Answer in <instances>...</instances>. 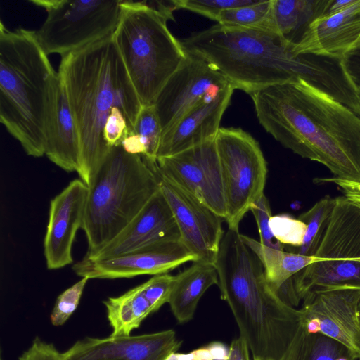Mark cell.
<instances>
[{
	"instance_id": "obj_1",
	"label": "cell",
	"mask_w": 360,
	"mask_h": 360,
	"mask_svg": "<svg viewBox=\"0 0 360 360\" xmlns=\"http://www.w3.org/2000/svg\"><path fill=\"white\" fill-rule=\"evenodd\" d=\"M181 43L187 52L215 66L234 89L250 96L269 86L302 79L348 108L360 101L342 58L297 53L268 22L254 27L217 23Z\"/></svg>"
},
{
	"instance_id": "obj_2",
	"label": "cell",
	"mask_w": 360,
	"mask_h": 360,
	"mask_svg": "<svg viewBox=\"0 0 360 360\" xmlns=\"http://www.w3.org/2000/svg\"><path fill=\"white\" fill-rule=\"evenodd\" d=\"M250 96L259 124L282 146L360 183V116L302 79Z\"/></svg>"
},
{
	"instance_id": "obj_3",
	"label": "cell",
	"mask_w": 360,
	"mask_h": 360,
	"mask_svg": "<svg viewBox=\"0 0 360 360\" xmlns=\"http://www.w3.org/2000/svg\"><path fill=\"white\" fill-rule=\"evenodd\" d=\"M214 265L221 298L228 303L252 358L299 360L307 334L303 312L271 290L260 260L238 230L224 232Z\"/></svg>"
},
{
	"instance_id": "obj_4",
	"label": "cell",
	"mask_w": 360,
	"mask_h": 360,
	"mask_svg": "<svg viewBox=\"0 0 360 360\" xmlns=\"http://www.w3.org/2000/svg\"><path fill=\"white\" fill-rule=\"evenodd\" d=\"M58 74L79 134L77 173L88 186L110 149L103 136L110 114L121 109L131 134L142 105L112 36L61 58Z\"/></svg>"
},
{
	"instance_id": "obj_5",
	"label": "cell",
	"mask_w": 360,
	"mask_h": 360,
	"mask_svg": "<svg viewBox=\"0 0 360 360\" xmlns=\"http://www.w3.org/2000/svg\"><path fill=\"white\" fill-rule=\"evenodd\" d=\"M0 22V122L27 155L40 158L58 72L36 30H9Z\"/></svg>"
},
{
	"instance_id": "obj_6",
	"label": "cell",
	"mask_w": 360,
	"mask_h": 360,
	"mask_svg": "<svg viewBox=\"0 0 360 360\" xmlns=\"http://www.w3.org/2000/svg\"><path fill=\"white\" fill-rule=\"evenodd\" d=\"M82 229L90 256L115 238L160 188L156 174L140 155L110 148L89 184Z\"/></svg>"
},
{
	"instance_id": "obj_7",
	"label": "cell",
	"mask_w": 360,
	"mask_h": 360,
	"mask_svg": "<svg viewBox=\"0 0 360 360\" xmlns=\"http://www.w3.org/2000/svg\"><path fill=\"white\" fill-rule=\"evenodd\" d=\"M121 7L114 41L141 105H154L186 51L169 30V19L146 1L122 0Z\"/></svg>"
},
{
	"instance_id": "obj_8",
	"label": "cell",
	"mask_w": 360,
	"mask_h": 360,
	"mask_svg": "<svg viewBox=\"0 0 360 360\" xmlns=\"http://www.w3.org/2000/svg\"><path fill=\"white\" fill-rule=\"evenodd\" d=\"M335 200L316 260L292 277L298 302L317 291L360 289V207L345 195Z\"/></svg>"
},
{
	"instance_id": "obj_9",
	"label": "cell",
	"mask_w": 360,
	"mask_h": 360,
	"mask_svg": "<svg viewBox=\"0 0 360 360\" xmlns=\"http://www.w3.org/2000/svg\"><path fill=\"white\" fill-rule=\"evenodd\" d=\"M46 11L36 35L47 55L61 58L113 35L122 0H29Z\"/></svg>"
},
{
	"instance_id": "obj_10",
	"label": "cell",
	"mask_w": 360,
	"mask_h": 360,
	"mask_svg": "<svg viewBox=\"0 0 360 360\" xmlns=\"http://www.w3.org/2000/svg\"><path fill=\"white\" fill-rule=\"evenodd\" d=\"M228 229L238 230L251 205L262 195L267 164L259 143L241 128L220 127L215 138Z\"/></svg>"
},
{
	"instance_id": "obj_11",
	"label": "cell",
	"mask_w": 360,
	"mask_h": 360,
	"mask_svg": "<svg viewBox=\"0 0 360 360\" xmlns=\"http://www.w3.org/2000/svg\"><path fill=\"white\" fill-rule=\"evenodd\" d=\"M144 160L153 171L192 194L225 219L224 185L215 139L174 155L158 158L155 162Z\"/></svg>"
},
{
	"instance_id": "obj_12",
	"label": "cell",
	"mask_w": 360,
	"mask_h": 360,
	"mask_svg": "<svg viewBox=\"0 0 360 360\" xmlns=\"http://www.w3.org/2000/svg\"><path fill=\"white\" fill-rule=\"evenodd\" d=\"M229 84L215 66L186 51V60L166 82L154 103L162 134L204 98L218 95Z\"/></svg>"
},
{
	"instance_id": "obj_13",
	"label": "cell",
	"mask_w": 360,
	"mask_h": 360,
	"mask_svg": "<svg viewBox=\"0 0 360 360\" xmlns=\"http://www.w3.org/2000/svg\"><path fill=\"white\" fill-rule=\"evenodd\" d=\"M153 172L174 214L181 241L198 261L214 264L224 233V219L192 194Z\"/></svg>"
},
{
	"instance_id": "obj_14",
	"label": "cell",
	"mask_w": 360,
	"mask_h": 360,
	"mask_svg": "<svg viewBox=\"0 0 360 360\" xmlns=\"http://www.w3.org/2000/svg\"><path fill=\"white\" fill-rule=\"evenodd\" d=\"M198 258L181 240L155 243L133 252L103 259L84 257L72 269L81 278L115 279L167 274Z\"/></svg>"
},
{
	"instance_id": "obj_15",
	"label": "cell",
	"mask_w": 360,
	"mask_h": 360,
	"mask_svg": "<svg viewBox=\"0 0 360 360\" xmlns=\"http://www.w3.org/2000/svg\"><path fill=\"white\" fill-rule=\"evenodd\" d=\"M181 345L172 329L137 335L85 337L62 356L63 360H169Z\"/></svg>"
},
{
	"instance_id": "obj_16",
	"label": "cell",
	"mask_w": 360,
	"mask_h": 360,
	"mask_svg": "<svg viewBox=\"0 0 360 360\" xmlns=\"http://www.w3.org/2000/svg\"><path fill=\"white\" fill-rule=\"evenodd\" d=\"M88 191V186L76 179L51 200L44 240L48 269H58L73 262L72 247L82 226Z\"/></svg>"
},
{
	"instance_id": "obj_17",
	"label": "cell",
	"mask_w": 360,
	"mask_h": 360,
	"mask_svg": "<svg viewBox=\"0 0 360 360\" xmlns=\"http://www.w3.org/2000/svg\"><path fill=\"white\" fill-rule=\"evenodd\" d=\"M181 240L172 211L161 189L135 218L110 242L90 256L103 259L122 255L162 242Z\"/></svg>"
},
{
	"instance_id": "obj_18",
	"label": "cell",
	"mask_w": 360,
	"mask_h": 360,
	"mask_svg": "<svg viewBox=\"0 0 360 360\" xmlns=\"http://www.w3.org/2000/svg\"><path fill=\"white\" fill-rule=\"evenodd\" d=\"M303 300L300 309L305 319L316 318L321 333L356 352V345L360 341V289L321 290L307 295Z\"/></svg>"
},
{
	"instance_id": "obj_19",
	"label": "cell",
	"mask_w": 360,
	"mask_h": 360,
	"mask_svg": "<svg viewBox=\"0 0 360 360\" xmlns=\"http://www.w3.org/2000/svg\"><path fill=\"white\" fill-rule=\"evenodd\" d=\"M234 88L229 84L218 95L208 96L162 134L157 158L174 155L214 139Z\"/></svg>"
},
{
	"instance_id": "obj_20",
	"label": "cell",
	"mask_w": 360,
	"mask_h": 360,
	"mask_svg": "<svg viewBox=\"0 0 360 360\" xmlns=\"http://www.w3.org/2000/svg\"><path fill=\"white\" fill-rule=\"evenodd\" d=\"M174 281L175 276L168 273L155 275L120 296L104 300L110 335H130L149 315L168 302Z\"/></svg>"
},
{
	"instance_id": "obj_21",
	"label": "cell",
	"mask_w": 360,
	"mask_h": 360,
	"mask_svg": "<svg viewBox=\"0 0 360 360\" xmlns=\"http://www.w3.org/2000/svg\"><path fill=\"white\" fill-rule=\"evenodd\" d=\"M360 46V0L338 13L324 15L314 20L300 42L297 53L342 58Z\"/></svg>"
},
{
	"instance_id": "obj_22",
	"label": "cell",
	"mask_w": 360,
	"mask_h": 360,
	"mask_svg": "<svg viewBox=\"0 0 360 360\" xmlns=\"http://www.w3.org/2000/svg\"><path fill=\"white\" fill-rule=\"evenodd\" d=\"M45 155L65 172H77L79 169V134L64 84L58 74L46 126Z\"/></svg>"
},
{
	"instance_id": "obj_23",
	"label": "cell",
	"mask_w": 360,
	"mask_h": 360,
	"mask_svg": "<svg viewBox=\"0 0 360 360\" xmlns=\"http://www.w3.org/2000/svg\"><path fill=\"white\" fill-rule=\"evenodd\" d=\"M218 273L214 264L193 262L187 269L175 276L168 304L180 323L193 319L198 302L213 285H218Z\"/></svg>"
},
{
	"instance_id": "obj_24",
	"label": "cell",
	"mask_w": 360,
	"mask_h": 360,
	"mask_svg": "<svg viewBox=\"0 0 360 360\" xmlns=\"http://www.w3.org/2000/svg\"><path fill=\"white\" fill-rule=\"evenodd\" d=\"M330 3L331 0H272L269 25L295 47L311 23L325 14Z\"/></svg>"
},
{
	"instance_id": "obj_25",
	"label": "cell",
	"mask_w": 360,
	"mask_h": 360,
	"mask_svg": "<svg viewBox=\"0 0 360 360\" xmlns=\"http://www.w3.org/2000/svg\"><path fill=\"white\" fill-rule=\"evenodd\" d=\"M240 238L260 260L264 267L266 280L277 295L297 272L316 260L315 257L304 256L264 246L260 242L245 235L240 234Z\"/></svg>"
},
{
	"instance_id": "obj_26",
	"label": "cell",
	"mask_w": 360,
	"mask_h": 360,
	"mask_svg": "<svg viewBox=\"0 0 360 360\" xmlns=\"http://www.w3.org/2000/svg\"><path fill=\"white\" fill-rule=\"evenodd\" d=\"M335 198L328 195L319 200L298 219L307 225V232L302 245L299 248L284 246V250L308 257H314L328 226Z\"/></svg>"
},
{
	"instance_id": "obj_27",
	"label": "cell",
	"mask_w": 360,
	"mask_h": 360,
	"mask_svg": "<svg viewBox=\"0 0 360 360\" xmlns=\"http://www.w3.org/2000/svg\"><path fill=\"white\" fill-rule=\"evenodd\" d=\"M342 357L359 359L355 351L321 333H307L299 360H338Z\"/></svg>"
},
{
	"instance_id": "obj_28",
	"label": "cell",
	"mask_w": 360,
	"mask_h": 360,
	"mask_svg": "<svg viewBox=\"0 0 360 360\" xmlns=\"http://www.w3.org/2000/svg\"><path fill=\"white\" fill-rule=\"evenodd\" d=\"M132 133L139 136L145 146L146 154L141 156L147 161L155 162L162 129L154 105H142Z\"/></svg>"
},
{
	"instance_id": "obj_29",
	"label": "cell",
	"mask_w": 360,
	"mask_h": 360,
	"mask_svg": "<svg viewBox=\"0 0 360 360\" xmlns=\"http://www.w3.org/2000/svg\"><path fill=\"white\" fill-rule=\"evenodd\" d=\"M272 0L257 1L255 4L227 9L220 13L218 24L231 27H254L265 25L269 20Z\"/></svg>"
},
{
	"instance_id": "obj_30",
	"label": "cell",
	"mask_w": 360,
	"mask_h": 360,
	"mask_svg": "<svg viewBox=\"0 0 360 360\" xmlns=\"http://www.w3.org/2000/svg\"><path fill=\"white\" fill-rule=\"evenodd\" d=\"M269 227L274 237L284 246L300 247L307 232V225L288 214L271 216Z\"/></svg>"
},
{
	"instance_id": "obj_31",
	"label": "cell",
	"mask_w": 360,
	"mask_h": 360,
	"mask_svg": "<svg viewBox=\"0 0 360 360\" xmlns=\"http://www.w3.org/2000/svg\"><path fill=\"white\" fill-rule=\"evenodd\" d=\"M88 281V278H82L58 295L50 315L53 326H63L72 315L79 304Z\"/></svg>"
},
{
	"instance_id": "obj_32",
	"label": "cell",
	"mask_w": 360,
	"mask_h": 360,
	"mask_svg": "<svg viewBox=\"0 0 360 360\" xmlns=\"http://www.w3.org/2000/svg\"><path fill=\"white\" fill-rule=\"evenodd\" d=\"M257 0H176L178 9H186L217 21L221 12L248 6Z\"/></svg>"
},
{
	"instance_id": "obj_33",
	"label": "cell",
	"mask_w": 360,
	"mask_h": 360,
	"mask_svg": "<svg viewBox=\"0 0 360 360\" xmlns=\"http://www.w3.org/2000/svg\"><path fill=\"white\" fill-rule=\"evenodd\" d=\"M250 210L257 224L260 243L271 248L284 250V245L274 237L269 227L272 215L269 202L264 194L251 205Z\"/></svg>"
},
{
	"instance_id": "obj_34",
	"label": "cell",
	"mask_w": 360,
	"mask_h": 360,
	"mask_svg": "<svg viewBox=\"0 0 360 360\" xmlns=\"http://www.w3.org/2000/svg\"><path fill=\"white\" fill-rule=\"evenodd\" d=\"M18 360H63V356L53 344L36 337Z\"/></svg>"
},
{
	"instance_id": "obj_35",
	"label": "cell",
	"mask_w": 360,
	"mask_h": 360,
	"mask_svg": "<svg viewBox=\"0 0 360 360\" xmlns=\"http://www.w3.org/2000/svg\"><path fill=\"white\" fill-rule=\"evenodd\" d=\"M342 65L351 83L360 95V46L342 58Z\"/></svg>"
},
{
	"instance_id": "obj_36",
	"label": "cell",
	"mask_w": 360,
	"mask_h": 360,
	"mask_svg": "<svg viewBox=\"0 0 360 360\" xmlns=\"http://www.w3.org/2000/svg\"><path fill=\"white\" fill-rule=\"evenodd\" d=\"M250 350L247 342L239 335L231 342L224 360H250Z\"/></svg>"
},
{
	"instance_id": "obj_37",
	"label": "cell",
	"mask_w": 360,
	"mask_h": 360,
	"mask_svg": "<svg viewBox=\"0 0 360 360\" xmlns=\"http://www.w3.org/2000/svg\"><path fill=\"white\" fill-rule=\"evenodd\" d=\"M120 145L128 153L145 155L146 148L139 135L131 133L127 135L121 141Z\"/></svg>"
},
{
	"instance_id": "obj_38",
	"label": "cell",
	"mask_w": 360,
	"mask_h": 360,
	"mask_svg": "<svg viewBox=\"0 0 360 360\" xmlns=\"http://www.w3.org/2000/svg\"><path fill=\"white\" fill-rule=\"evenodd\" d=\"M356 1L357 0H331V3L324 15H329L334 13L340 12L352 6Z\"/></svg>"
},
{
	"instance_id": "obj_39",
	"label": "cell",
	"mask_w": 360,
	"mask_h": 360,
	"mask_svg": "<svg viewBox=\"0 0 360 360\" xmlns=\"http://www.w3.org/2000/svg\"><path fill=\"white\" fill-rule=\"evenodd\" d=\"M359 323H360V304L359 306ZM356 353L359 356V360H360V341L359 342V343L356 345Z\"/></svg>"
},
{
	"instance_id": "obj_40",
	"label": "cell",
	"mask_w": 360,
	"mask_h": 360,
	"mask_svg": "<svg viewBox=\"0 0 360 360\" xmlns=\"http://www.w3.org/2000/svg\"><path fill=\"white\" fill-rule=\"evenodd\" d=\"M253 360H269V359H264L257 358V359H253Z\"/></svg>"
},
{
	"instance_id": "obj_41",
	"label": "cell",
	"mask_w": 360,
	"mask_h": 360,
	"mask_svg": "<svg viewBox=\"0 0 360 360\" xmlns=\"http://www.w3.org/2000/svg\"><path fill=\"white\" fill-rule=\"evenodd\" d=\"M0 360H4V359L1 357Z\"/></svg>"
}]
</instances>
